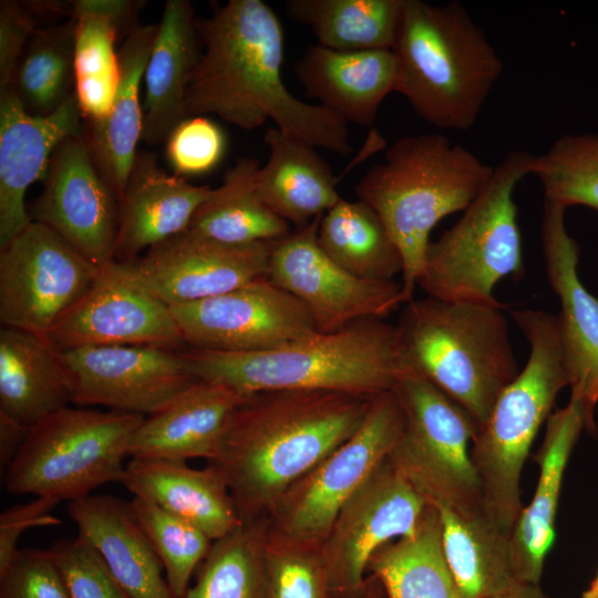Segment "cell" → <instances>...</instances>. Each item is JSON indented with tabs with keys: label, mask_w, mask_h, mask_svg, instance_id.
<instances>
[{
	"label": "cell",
	"mask_w": 598,
	"mask_h": 598,
	"mask_svg": "<svg viewBox=\"0 0 598 598\" xmlns=\"http://www.w3.org/2000/svg\"><path fill=\"white\" fill-rule=\"evenodd\" d=\"M197 28L203 47L185 94V118L215 114L248 131L271 120L315 147L342 156L352 152L343 120L287 89L283 29L266 2L229 0L197 20Z\"/></svg>",
	"instance_id": "1"
},
{
	"label": "cell",
	"mask_w": 598,
	"mask_h": 598,
	"mask_svg": "<svg viewBox=\"0 0 598 598\" xmlns=\"http://www.w3.org/2000/svg\"><path fill=\"white\" fill-rule=\"evenodd\" d=\"M372 398L324 390L249 394L208 462L225 477L241 523L268 516L290 486L343 444Z\"/></svg>",
	"instance_id": "2"
},
{
	"label": "cell",
	"mask_w": 598,
	"mask_h": 598,
	"mask_svg": "<svg viewBox=\"0 0 598 598\" xmlns=\"http://www.w3.org/2000/svg\"><path fill=\"white\" fill-rule=\"evenodd\" d=\"M192 375L244 395L324 390L372 398L395 390L405 374L396 326L370 318L251 352L181 350Z\"/></svg>",
	"instance_id": "3"
},
{
	"label": "cell",
	"mask_w": 598,
	"mask_h": 598,
	"mask_svg": "<svg viewBox=\"0 0 598 598\" xmlns=\"http://www.w3.org/2000/svg\"><path fill=\"white\" fill-rule=\"evenodd\" d=\"M494 167L445 135L396 140L383 162L358 182V199L380 216L402 257V296L413 300L430 235L440 220L464 212L489 182Z\"/></svg>",
	"instance_id": "4"
},
{
	"label": "cell",
	"mask_w": 598,
	"mask_h": 598,
	"mask_svg": "<svg viewBox=\"0 0 598 598\" xmlns=\"http://www.w3.org/2000/svg\"><path fill=\"white\" fill-rule=\"evenodd\" d=\"M391 51L395 92L440 130H470L504 70L484 30L456 1L404 0Z\"/></svg>",
	"instance_id": "5"
},
{
	"label": "cell",
	"mask_w": 598,
	"mask_h": 598,
	"mask_svg": "<svg viewBox=\"0 0 598 598\" xmlns=\"http://www.w3.org/2000/svg\"><path fill=\"white\" fill-rule=\"evenodd\" d=\"M502 302L411 300L398 328L406 372L460 404L482 425L518 374Z\"/></svg>",
	"instance_id": "6"
},
{
	"label": "cell",
	"mask_w": 598,
	"mask_h": 598,
	"mask_svg": "<svg viewBox=\"0 0 598 598\" xmlns=\"http://www.w3.org/2000/svg\"><path fill=\"white\" fill-rule=\"evenodd\" d=\"M529 344L527 362L502 391L471 445L485 516L512 533L523 504L520 477L535 437L551 415L569 378L555 315L533 309L512 311Z\"/></svg>",
	"instance_id": "7"
},
{
	"label": "cell",
	"mask_w": 598,
	"mask_h": 598,
	"mask_svg": "<svg viewBox=\"0 0 598 598\" xmlns=\"http://www.w3.org/2000/svg\"><path fill=\"white\" fill-rule=\"evenodd\" d=\"M534 155L508 153L462 217L431 241L417 280L429 297L441 300L498 302L495 286L524 272L523 243L514 190L530 175Z\"/></svg>",
	"instance_id": "8"
},
{
	"label": "cell",
	"mask_w": 598,
	"mask_h": 598,
	"mask_svg": "<svg viewBox=\"0 0 598 598\" xmlns=\"http://www.w3.org/2000/svg\"><path fill=\"white\" fill-rule=\"evenodd\" d=\"M145 415L65 406L33 426L6 468V489L76 501L121 482L133 434Z\"/></svg>",
	"instance_id": "9"
},
{
	"label": "cell",
	"mask_w": 598,
	"mask_h": 598,
	"mask_svg": "<svg viewBox=\"0 0 598 598\" xmlns=\"http://www.w3.org/2000/svg\"><path fill=\"white\" fill-rule=\"evenodd\" d=\"M404 425L389 461L427 505L463 514L483 512L471 460L476 421L425 379L406 372L398 383Z\"/></svg>",
	"instance_id": "10"
},
{
	"label": "cell",
	"mask_w": 598,
	"mask_h": 598,
	"mask_svg": "<svg viewBox=\"0 0 598 598\" xmlns=\"http://www.w3.org/2000/svg\"><path fill=\"white\" fill-rule=\"evenodd\" d=\"M403 425L394 390L373 396L357 431L275 505L268 515V538L321 547L344 504L390 456Z\"/></svg>",
	"instance_id": "11"
},
{
	"label": "cell",
	"mask_w": 598,
	"mask_h": 598,
	"mask_svg": "<svg viewBox=\"0 0 598 598\" xmlns=\"http://www.w3.org/2000/svg\"><path fill=\"white\" fill-rule=\"evenodd\" d=\"M101 267L32 221L0 249V321L48 336L89 290Z\"/></svg>",
	"instance_id": "12"
},
{
	"label": "cell",
	"mask_w": 598,
	"mask_h": 598,
	"mask_svg": "<svg viewBox=\"0 0 598 598\" xmlns=\"http://www.w3.org/2000/svg\"><path fill=\"white\" fill-rule=\"evenodd\" d=\"M321 216L271 241L267 277L305 305L318 332L384 319L404 303L401 283L361 278L334 262L318 241Z\"/></svg>",
	"instance_id": "13"
},
{
	"label": "cell",
	"mask_w": 598,
	"mask_h": 598,
	"mask_svg": "<svg viewBox=\"0 0 598 598\" xmlns=\"http://www.w3.org/2000/svg\"><path fill=\"white\" fill-rule=\"evenodd\" d=\"M427 506L389 457L339 512L321 554L331 598H353L364 587L372 556L384 545L412 536Z\"/></svg>",
	"instance_id": "14"
},
{
	"label": "cell",
	"mask_w": 598,
	"mask_h": 598,
	"mask_svg": "<svg viewBox=\"0 0 598 598\" xmlns=\"http://www.w3.org/2000/svg\"><path fill=\"white\" fill-rule=\"evenodd\" d=\"M169 308L183 342L195 349L260 351L318 332L305 305L268 277Z\"/></svg>",
	"instance_id": "15"
},
{
	"label": "cell",
	"mask_w": 598,
	"mask_h": 598,
	"mask_svg": "<svg viewBox=\"0 0 598 598\" xmlns=\"http://www.w3.org/2000/svg\"><path fill=\"white\" fill-rule=\"evenodd\" d=\"M271 243L225 244L189 229L130 261H115L133 282L167 306L218 296L267 277Z\"/></svg>",
	"instance_id": "16"
},
{
	"label": "cell",
	"mask_w": 598,
	"mask_h": 598,
	"mask_svg": "<svg viewBox=\"0 0 598 598\" xmlns=\"http://www.w3.org/2000/svg\"><path fill=\"white\" fill-rule=\"evenodd\" d=\"M99 267L114 260L118 199L95 166L84 135L54 151L30 214Z\"/></svg>",
	"instance_id": "17"
},
{
	"label": "cell",
	"mask_w": 598,
	"mask_h": 598,
	"mask_svg": "<svg viewBox=\"0 0 598 598\" xmlns=\"http://www.w3.org/2000/svg\"><path fill=\"white\" fill-rule=\"evenodd\" d=\"M73 403L153 414L195 379L181 353L159 346L85 347L62 351Z\"/></svg>",
	"instance_id": "18"
},
{
	"label": "cell",
	"mask_w": 598,
	"mask_h": 598,
	"mask_svg": "<svg viewBox=\"0 0 598 598\" xmlns=\"http://www.w3.org/2000/svg\"><path fill=\"white\" fill-rule=\"evenodd\" d=\"M47 337L60 351L145 344L176 349L184 343L169 306L128 279L115 260L101 267Z\"/></svg>",
	"instance_id": "19"
},
{
	"label": "cell",
	"mask_w": 598,
	"mask_h": 598,
	"mask_svg": "<svg viewBox=\"0 0 598 598\" xmlns=\"http://www.w3.org/2000/svg\"><path fill=\"white\" fill-rule=\"evenodd\" d=\"M566 208L544 203L542 245L548 282L560 301L559 334L571 390L580 405L585 431L597 433L598 404V299L578 276L579 245L568 234Z\"/></svg>",
	"instance_id": "20"
},
{
	"label": "cell",
	"mask_w": 598,
	"mask_h": 598,
	"mask_svg": "<svg viewBox=\"0 0 598 598\" xmlns=\"http://www.w3.org/2000/svg\"><path fill=\"white\" fill-rule=\"evenodd\" d=\"M83 130L75 93L50 115L37 116L11 86L0 91V249L32 223L25 206L29 186L44 179L56 147Z\"/></svg>",
	"instance_id": "21"
},
{
	"label": "cell",
	"mask_w": 598,
	"mask_h": 598,
	"mask_svg": "<svg viewBox=\"0 0 598 598\" xmlns=\"http://www.w3.org/2000/svg\"><path fill=\"white\" fill-rule=\"evenodd\" d=\"M213 188L166 173L148 152H137L123 196L114 260L130 261L140 252L188 229Z\"/></svg>",
	"instance_id": "22"
},
{
	"label": "cell",
	"mask_w": 598,
	"mask_h": 598,
	"mask_svg": "<svg viewBox=\"0 0 598 598\" xmlns=\"http://www.w3.org/2000/svg\"><path fill=\"white\" fill-rule=\"evenodd\" d=\"M582 431L584 415L574 399L547 420L542 446L535 455L539 467L536 488L509 537L513 568L519 580L540 581L545 559L556 537L564 475Z\"/></svg>",
	"instance_id": "23"
},
{
	"label": "cell",
	"mask_w": 598,
	"mask_h": 598,
	"mask_svg": "<svg viewBox=\"0 0 598 598\" xmlns=\"http://www.w3.org/2000/svg\"><path fill=\"white\" fill-rule=\"evenodd\" d=\"M247 396L220 383L196 380L144 417L130 442L128 456L213 461L230 414Z\"/></svg>",
	"instance_id": "24"
},
{
	"label": "cell",
	"mask_w": 598,
	"mask_h": 598,
	"mask_svg": "<svg viewBox=\"0 0 598 598\" xmlns=\"http://www.w3.org/2000/svg\"><path fill=\"white\" fill-rule=\"evenodd\" d=\"M306 94L347 124L369 126L383 100L395 92L391 50L336 51L309 45L295 64Z\"/></svg>",
	"instance_id": "25"
},
{
	"label": "cell",
	"mask_w": 598,
	"mask_h": 598,
	"mask_svg": "<svg viewBox=\"0 0 598 598\" xmlns=\"http://www.w3.org/2000/svg\"><path fill=\"white\" fill-rule=\"evenodd\" d=\"M121 483L135 497L196 525L213 542L241 524L225 477L210 463L193 468L185 461L131 457Z\"/></svg>",
	"instance_id": "26"
},
{
	"label": "cell",
	"mask_w": 598,
	"mask_h": 598,
	"mask_svg": "<svg viewBox=\"0 0 598 598\" xmlns=\"http://www.w3.org/2000/svg\"><path fill=\"white\" fill-rule=\"evenodd\" d=\"M66 508L79 535L94 546L131 598H175L163 576V564L128 502L89 495L69 502Z\"/></svg>",
	"instance_id": "27"
},
{
	"label": "cell",
	"mask_w": 598,
	"mask_h": 598,
	"mask_svg": "<svg viewBox=\"0 0 598 598\" xmlns=\"http://www.w3.org/2000/svg\"><path fill=\"white\" fill-rule=\"evenodd\" d=\"M157 33V23H137L118 49L120 79L107 114L83 121V135L100 174L120 200L142 138L140 86Z\"/></svg>",
	"instance_id": "28"
},
{
	"label": "cell",
	"mask_w": 598,
	"mask_h": 598,
	"mask_svg": "<svg viewBox=\"0 0 598 598\" xmlns=\"http://www.w3.org/2000/svg\"><path fill=\"white\" fill-rule=\"evenodd\" d=\"M198 40L193 4L167 0L143 78L142 140L151 145L166 142L185 120V94L202 53Z\"/></svg>",
	"instance_id": "29"
},
{
	"label": "cell",
	"mask_w": 598,
	"mask_h": 598,
	"mask_svg": "<svg viewBox=\"0 0 598 598\" xmlns=\"http://www.w3.org/2000/svg\"><path fill=\"white\" fill-rule=\"evenodd\" d=\"M73 403L62 351L47 336L1 327L0 414L25 426Z\"/></svg>",
	"instance_id": "30"
},
{
	"label": "cell",
	"mask_w": 598,
	"mask_h": 598,
	"mask_svg": "<svg viewBox=\"0 0 598 598\" xmlns=\"http://www.w3.org/2000/svg\"><path fill=\"white\" fill-rule=\"evenodd\" d=\"M145 1L75 0L70 18L75 21L74 93L83 121L103 118L113 102L120 61L115 42L127 34Z\"/></svg>",
	"instance_id": "31"
},
{
	"label": "cell",
	"mask_w": 598,
	"mask_h": 598,
	"mask_svg": "<svg viewBox=\"0 0 598 598\" xmlns=\"http://www.w3.org/2000/svg\"><path fill=\"white\" fill-rule=\"evenodd\" d=\"M264 140L269 154L257 175V192L277 216L299 228L342 198L338 179L313 145L277 127L268 128Z\"/></svg>",
	"instance_id": "32"
},
{
	"label": "cell",
	"mask_w": 598,
	"mask_h": 598,
	"mask_svg": "<svg viewBox=\"0 0 598 598\" xmlns=\"http://www.w3.org/2000/svg\"><path fill=\"white\" fill-rule=\"evenodd\" d=\"M435 508L444 558L463 598H488L519 580L513 568L509 534L484 513Z\"/></svg>",
	"instance_id": "33"
},
{
	"label": "cell",
	"mask_w": 598,
	"mask_h": 598,
	"mask_svg": "<svg viewBox=\"0 0 598 598\" xmlns=\"http://www.w3.org/2000/svg\"><path fill=\"white\" fill-rule=\"evenodd\" d=\"M381 585L384 598H463L442 549L437 509L427 505L416 532L381 547L367 576Z\"/></svg>",
	"instance_id": "34"
},
{
	"label": "cell",
	"mask_w": 598,
	"mask_h": 598,
	"mask_svg": "<svg viewBox=\"0 0 598 598\" xmlns=\"http://www.w3.org/2000/svg\"><path fill=\"white\" fill-rule=\"evenodd\" d=\"M260 166L256 158H238L199 206L188 229L231 245L271 243L288 235L290 225L257 192Z\"/></svg>",
	"instance_id": "35"
},
{
	"label": "cell",
	"mask_w": 598,
	"mask_h": 598,
	"mask_svg": "<svg viewBox=\"0 0 598 598\" xmlns=\"http://www.w3.org/2000/svg\"><path fill=\"white\" fill-rule=\"evenodd\" d=\"M404 0H288V16L336 51L391 50Z\"/></svg>",
	"instance_id": "36"
},
{
	"label": "cell",
	"mask_w": 598,
	"mask_h": 598,
	"mask_svg": "<svg viewBox=\"0 0 598 598\" xmlns=\"http://www.w3.org/2000/svg\"><path fill=\"white\" fill-rule=\"evenodd\" d=\"M322 250L351 274L372 280H393L402 274L401 254L380 216L364 202L341 198L319 223Z\"/></svg>",
	"instance_id": "37"
},
{
	"label": "cell",
	"mask_w": 598,
	"mask_h": 598,
	"mask_svg": "<svg viewBox=\"0 0 598 598\" xmlns=\"http://www.w3.org/2000/svg\"><path fill=\"white\" fill-rule=\"evenodd\" d=\"M269 518L241 523L214 540L182 598H268L266 544Z\"/></svg>",
	"instance_id": "38"
},
{
	"label": "cell",
	"mask_w": 598,
	"mask_h": 598,
	"mask_svg": "<svg viewBox=\"0 0 598 598\" xmlns=\"http://www.w3.org/2000/svg\"><path fill=\"white\" fill-rule=\"evenodd\" d=\"M74 43L72 18L32 34L11 83L28 113L50 115L74 93Z\"/></svg>",
	"instance_id": "39"
},
{
	"label": "cell",
	"mask_w": 598,
	"mask_h": 598,
	"mask_svg": "<svg viewBox=\"0 0 598 598\" xmlns=\"http://www.w3.org/2000/svg\"><path fill=\"white\" fill-rule=\"evenodd\" d=\"M530 175L543 186L545 200L566 209L581 205L598 212V134H565L534 155Z\"/></svg>",
	"instance_id": "40"
},
{
	"label": "cell",
	"mask_w": 598,
	"mask_h": 598,
	"mask_svg": "<svg viewBox=\"0 0 598 598\" xmlns=\"http://www.w3.org/2000/svg\"><path fill=\"white\" fill-rule=\"evenodd\" d=\"M128 504L163 564L173 596L182 598L213 540L196 525L152 502L134 496Z\"/></svg>",
	"instance_id": "41"
},
{
	"label": "cell",
	"mask_w": 598,
	"mask_h": 598,
	"mask_svg": "<svg viewBox=\"0 0 598 598\" xmlns=\"http://www.w3.org/2000/svg\"><path fill=\"white\" fill-rule=\"evenodd\" d=\"M268 598H331L320 547L271 540L267 535Z\"/></svg>",
	"instance_id": "42"
},
{
	"label": "cell",
	"mask_w": 598,
	"mask_h": 598,
	"mask_svg": "<svg viewBox=\"0 0 598 598\" xmlns=\"http://www.w3.org/2000/svg\"><path fill=\"white\" fill-rule=\"evenodd\" d=\"M49 550L70 598H131L83 536L56 540Z\"/></svg>",
	"instance_id": "43"
},
{
	"label": "cell",
	"mask_w": 598,
	"mask_h": 598,
	"mask_svg": "<svg viewBox=\"0 0 598 598\" xmlns=\"http://www.w3.org/2000/svg\"><path fill=\"white\" fill-rule=\"evenodd\" d=\"M165 143L169 164L183 177L212 172L221 162L227 148L224 131L204 115L179 122Z\"/></svg>",
	"instance_id": "44"
},
{
	"label": "cell",
	"mask_w": 598,
	"mask_h": 598,
	"mask_svg": "<svg viewBox=\"0 0 598 598\" xmlns=\"http://www.w3.org/2000/svg\"><path fill=\"white\" fill-rule=\"evenodd\" d=\"M0 598H70L50 550L19 549L0 570Z\"/></svg>",
	"instance_id": "45"
},
{
	"label": "cell",
	"mask_w": 598,
	"mask_h": 598,
	"mask_svg": "<svg viewBox=\"0 0 598 598\" xmlns=\"http://www.w3.org/2000/svg\"><path fill=\"white\" fill-rule=\"evenodd\" d=\"M35 16L28 2L0 1V91L11 86L24 49L38 29Z\"/></svg>",
	"instance_id": "46"
},
{
	"label": "cell",
	"mask_w": 598,
	"mask_h": 598,
	"mask_svg": "<svg viewBox=\"0 0 598 598\" xmlns=\"http://www.w3.org/2000/svg\"><path fill=\"white\" fill-rule=\"evenodd\" d=\"M59 499L48 496H35L32 501L12 506L0 515V570L13 558L18 540L27 529L38 526L61 524V519L52 515Z\"/></svg>",
	"instance_id": "47"
},
{
	"label": "cell",
	"mask_w": 598,
	"mask_h": 598,
	"mask_svg": "<svg viewBox=\"0 0 598 598\" xmlns=\"http://www.w3.org/2000/svg\"><path fill=\"white\" fill-rule=\"evenodd\" d=\"M30 426L22 425L0 414V467L6 470L22 444L24 443Z\"/></svg>",
	"instance_id": "48"
},
{
	"label": "cell",
	"mask_w": 598,
	"mask_h": 598,
	"mask_svg": "<svg viewBox=\"0 0 598 598\" xmlns=\"http://www.w3.org/2000/svg\"><path fill=\"white\" fill-rule=\"evenodd\" d=\"M488 598H548L539 584L517 580L507 589Z\"/></svg>",
	"instance_id": "49"
},
{
	"label": "cell",
	"mask_w": 598,
	"mask_h": 598,
	"mask_svg": "<svg viewBox=\"0 0 598 598\" xmlns=\"http://www.w3.org/2000/svg\"><path fill=\"white\" fill-rule=\"evenodd\" d=\"M353 598H384V594L380 582L368 575L363 589Z\"/></svg>",
	"instance_id": "50"
},
{
	"label": "cell",
	"mask_w": 598,
	"mask_h": 598,
	"mask_svg": "<svg viewBox=\"0 0 598 598\" xmlns=\"http://www.w3.org/2000/svg\"><path fill=\"white\" fill-rule=\"evenodd\" d=\"M580 598H598V573Z\"/></svg>",
	"instance_id": "51"
}]
</instances>
